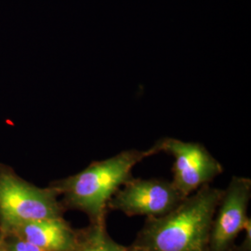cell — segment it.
Instances as JSON below:
<instances>
[{
  "instance_id": "6da1fadb",
  "label": "cell",
  "mask_w": 251,
  "mask_h": 251,
  "mask_svg": "<svg viewBox=\"0 0 251 251\" xmlns=\"http://www.w3.org/2000/svg\"><path fill=\"white\" fill-rule=\"evenodd\" d=\"M223 194V189L203 185L168 214L147 218L132 245L144 251H207Z\"/></svg>"
},
{
  "instance_id": "7a4b0ae2",
  "label": "cell",
  "mask_w": 251,
  "mask_h": 251,
  "mask_svg": "<svg viewBox=\"0 0 251 251\" xmlns=\"http://www.w3.org/2000/svg\"><path fill=\"white\" fill-rule=\"evenodd\" d=\"M155 143L147 150H126L107 159L91 163L85 170L53 186L64 204L89 216L90 224H106L107 204L118 189L132 177V169L146 157L159 153Z\"/></svg>"
},
{
  "instance_id": "3957f363",
  "label": "cell",
  "mask_w": 251,
  "mask_h": 251,
  "mask_svg": "<svg viewBox=\"0 0 251 251\" xmlns=\"http://www.w3.org/2000/svg\"><path fill=\"white\" fill-rule=\"evenodd\" d=\"M53 186L38 188L7 170H0V225L2 232L25 223L63 217Z\"/></svg>"
},
{
  "instance_id": "277c9868",
  "label": "cell",
  "mask_w": 251,
  "mask_h": 251,
  "mask_svg": "<svg viewBox=\"0 0 251 251\" xmlns=\"http://www.w3.org/2000/svg\"><path fill=\"white\" fill-rule=\"evenodd\" d=\"M183 198L172 181L131 178L110 198L107 208L129 217L157 218L171 212Z\"/></svg>"
},
{
  "instance_id": "5b68a950",
  "label": "cell",
  "mask_w": 251,
  "mask_h": 251,
  "mask_svg": "<svg viewBox=\"0 0 251 251\" xmlns=\"http://www.w3.org/2000/svg\"><path fill=\"white\" fill-rule=\"evenodd\" d=\"M156 144L160 152H167L174 157L171 181L184 198L203 185L209 184L224 171L221 163L203 144L173 138H164Z\"/></svg>"
},
{
  "instance_id": "8992f818",
  "label": "cell",
  "mask_w": 251,
  "mask_h": 251,
  "mask_svg": "<svg viewBox=\"0 0 251 251\" xmlns=\"http://www.w3.org/2000/svg\"><path fill=\"white\" fill-rule=\"evenodd\" d=\"M251 180L233 176L217 206L207 251H233L235 239L249 220Z\"/></svg>"
},
{
  "instance_id": "52a82bcc",
  "label": "cell",
  "mask_w": 251,
  "mask_h": 251,
  "mask_svg": "<svg viewBox=\"0 0 251 251\" xmlns=\"http://www.w3.org/2000/svg\"><path fill=\"white\" fill-rule=\"evenodd\" d=\"M2 233L17 236L42 251H74L80 237V231L74 230L63 217L29 222Z\"/></svg>"
},
{
  "instance_id": "ba28073f",
  "label": "cell",
  "mask_w": 251,
  "mask_h": 251,
  "mask_svg": "<svg viewBox=\"0 0 251 251\" xmlns=\"http://www.w3.org/2000/svg\"><path fill=\"white\" fill-rule=\"evenodd\" d=\"M111 240L106 224H90L89 228L80 231L79 241L74 251H111Z\"/></svg>"
},
{
  "instance_id": "9c48e42d",
  "label": "cell",
  "mask_w": 251,
  "mask_h": 251,
  "mask_svg": "<svg viewBox=\"0 0 251 251\" xmlns=\"http://www.w3.org/2000/svg\"><path fill=\"white\" fill-rule=\"evenodd\" d=\"M3 236L11 251H42L31 243L23 240L9 233H3Z\"/></svg>"
},
{
  "instance_id": "30bf717a",
  "label": "cell",
  "mask_w": 251,
  "mask_h": 251,
  "mask_svg": "<svg viewBox=\"0 0 251 251\" xmlns=\"http://www.w3.org/2000/svg\"><path fill=\"white\" fill-rule=\"evenodd\" d=\"M245 232V237L242 244L239 247L234 246L233 251H251V220L249 218L243 229Z\"/></svg>"
},
{
  "instance_id": "8fae6325",
  "label": "cell",
  "mask_w": 251,
  "mask_h": 251,
  "mask_svg": "<svg viewBox=\"0 0 251 251\" xmlns=\"http://www.w3.org/2000/svg\"><path fill=\"white\" fill-rule=\"evenodd\" d=\"M110 247H111V251H144L137 247H135L133 245L129 246V247H125V246H121L117 242H115L113 239L111 240L110 243Z\"/></svg>"
},
{
  "instance_id": "7c38bea8",
  "label": "cell",
  "mask_w": 251,
  "mask_h": 251,
  "mask_svg": "<svg viewBox=\"0 0 251 251\" xmlns=\"http://www.w3.org/2000/svg\"><path fill=\"white\" fill-rule=\"evenodd\" d=\"M0 251H11L2 233L0 234Z\"/></svg>"
}]
</instances>
